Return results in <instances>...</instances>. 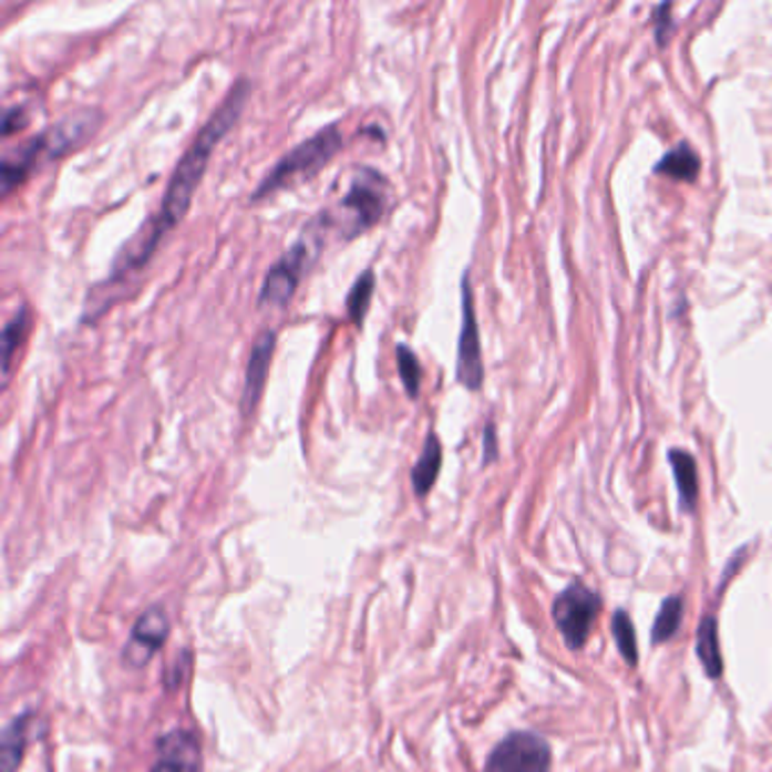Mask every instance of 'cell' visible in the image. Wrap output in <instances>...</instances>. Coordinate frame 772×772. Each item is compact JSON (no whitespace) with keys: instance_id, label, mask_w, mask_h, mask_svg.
I'll return each mask as SVG.
<instances>
[{"instance_id":"cell-1","label":"cell","mask_w":772,"mask_h":772,"mask_svg":"<svg viewBox=\"0 0 772 772\" xmlns=\"http://www.w3.org/2000/svg\"><path fill=\"white\" fill-rule=\"evenodd\" d=\"M251 95V82L238 80L225 100L218 105V110L212 114V119L202 125L199 134L193 138L184 157L179 159L168 188L162 197V207L154 212L136 231L134 236L119 249L114 256V264L110 268L107 284L125 281L127 277L136 275L141 268L147 266L152 254L157 251L162 240L184 220V216L191 209L193 195L209 168V159L218 143L231 132V127L243 116V110L247 107Z\"/></svg>"},{"instance_id":"cell-2","label":"cell","mask_w":772,"mask_h":772,"mask_svg":"<svg viewBox=\"0 0 772 772\" xmlns=\"http://www.w3.org/2000/svg\"><path fill=\"white\" fill-rule=\"evenodd\" d=\"M100 121L102 116L95 110H80L50 125L21 147L8 152L0 162L3 164L0 166V171H3V195H10L17 186H21L39 164L58 162L86 143L97 132Z\"/></svg>"},{"instance_id":"cell-3","label":"cell","mask_w":772,"mask_h":772,"mask_svg":"<svg viewBox=\"0 0 772 772\" xmlns=\"http://www.w3.org/2000/svg\"><path fill=\"white\" fill-rule=\"evenodd\" d=\"M390 202V184L383 173L370 166H360L353 171L349 188L340 199L336 212H322L329 231H336L338 238L351 240L360 234L370 231L381 223Z\"/></svg>"},{"instance_id":"cell-4","label":"cell","mask_w":772,"mask_h":772,"mask_svg":"<svg viewBox=\"0 0 772 772\" xmlns=\"http://www.w3.org/2000/svg\"><path fill=\"white\" fill-rule=\"evenodd\" d=\"M342 143L344 141L338 125H327L311 138L301 141L297 147L284 154L277 166L264 177L259 188L251 193V202H261L281 188L311 179L342 150Z\"/></svg>"},{"instance_id":"cell-5","label":"cell","mask_w":772,"mask_h":772,"mask_svg":"<svg viewBox=\"0 0 772 772\" xmlns=\"http://www.w3.org/2000/svg\"><path fill=\"white\" fill-rule=\"evenodd\" d=\"M327 234L329 229L320 216L311 225H306L292 247L268 270L259 295L261 308H286L290 303L303 275L318 261Z\"/></svg>"},{"instance_id":"cell-6","label":"cell","mask_w":772,"mask_h":772,"mask_svg":"<svg viewBox=\"0 0 772 772\" xmlns=\"http://www.w3.org/2000/svg\"><path fill=\"white\" fill-rule=\"evenodd\" d=\"M600 596L578 580L572 583L553 600V621L572 650H580L587 644L589 632L594 630V624L600 614Z\"/></svg>"},{"instance_id":"cell-7","label":"cell","mask_w":772,"mask_h":772,"mask_svg":"<svg viewBox=\"0 0 772 772\" xmlns=\"http://www.w3.org/2000/svg\"><path fill=\"white\" fill-rule=\"evenodd\" d=\"M550 745L535 732H512L490 754L485 772H550Z\"/></svg>"},{"instance_id":"cell-8","label":"cell","mask_w":772,"mask_h":772,"mask_svg":"<svg viewBox=\"0 0 772 772\" xmlns=\"http://www.w3.org/2000/svg\"><path fill=\"white\" fill-rule=\"evenodd\" d=\"M457 381L467 390L476 392L483 388L485 368H483V349H481V331L474 308V292L470 284V275L462 277V329L457 338Z\"/></svg>"},{"instance_id":"cell-9","label":"cell","mask_w":772,"mask_h":772,"mask_svg":"<svg viewBox=\"0 0 772 772\" xmlns=\"http://www.w3.org/2000/svg\"><path fill=\"white\" fill-rule=\"evenodd\" d=\"M168 632H171L168 614L162 607H150L145 614L138 616L132 637L123 650L125 663L134 668L145 666L152 659V655L159 652V648L168 639Z\"/></svg>"},{"instance_id":"cell-10","label":"cell","mask_w":772,"mask_h":772,"mask_svg":"<svg viewBox=\"0 0 772 772\" xmlns=\"http://www.w3.org/2000/svg\"><path fill=\"white\" fill-rule=\"evenodd\" d=\"M275 349H277V333L272 329H264L251 342L247 370H245L243 399H240V410L245 418H249L254 413V408L259 405V399L268 383Z\"/></svg>"},{"instance_id":"cell-11","label":"cell","mask_w":772,"mask_h":772,"mask_svg":"<svg viewBox=\"0 0 772 772\" xmlns=\"http://www.w3.org/2000/svg\"><path fill=\"white\" fill-rule=\"evenodd\" d=\"M150 772H202V750L195 734L173 730L157 743V761Z\"/></svg>"},{"instance_id":"cell-12","label":"cell","mask_w":772,"mask_h":772,"mask_svg":"<svg viewBox=\"0 0 772 772\" xmlns=\"http://www.w3.org/2000/svg\"><path fill=\"white\" fill-rule=\"evenodd\" d=\"M440 470H442V442L435 433H429L426 442H424V449H422V455L420 460L415 462V467H413V490L418 496H426L438 476H440Z\"/></svg>"},{"instance_id":"cell-13","label":"cell","mask_w":772,"mask_h":772,"mask_svg":"<svg viewBox=\"0 0 772 772\" xmlns=\"http://www.w3.org/2000/svg\"><path fill=\"white\" fill-rule=\"evenodd\" d=\"M696 652L702 661L704 673L711 680H718L723 676V652H720V639H718V621L713 616H704L702 624L698 626L696 635Z\"/></svg>"},{"instance_id":"cell-14","label":"cell","mask_w":772,"mask_h":772,"mask_svg":"<svg viewBox=\"0 0 772 772\" xmlns=\"http://www.w3.org/2000/svg\"><path fill=\"white\" fill-rule=\"evenodd\" d=\"M668 460H671L673 467V476L678 483V492H680V507L684 512H693L696 503H698V465L696 457L682 449H673L668 453Z\"/></svg>"},{"instance_id":"cell-15","label":"cell","mask_w":772,"mask_h":772,"mask_svg":"<svg viewBox=\"0 0 772 772\" xmlns=\"http://www.w3.org/2000/svg\"><path fill=\"white\" fill-rule=\"evenodd\" d=\"M657 175L673 177L680 182H693L700 173V157L689 143H680L668 150L655 166Z\"/></svg>"},{"instance_id":"cell-16","label":"cell","mask_w":772,"mask_h":772,"mask_svg":"<svg viewBox=\"0 0 772 772\" xmlns=\"http://www.w3.org/2000/svg\"><path fill=\"white\" fill-rule=\"evenodd\" d=\"M684 619V598L682 596H668L652 624V644H666L668 639H673L682 626Z\"/></svg>"},{"instance_id":"cell-17","label":"cell","mask_w":772,"mask_h":772,"mask_svg":"<svg viewBox=\"0 0 772 772\" xmlns=\"http://www.w3.org/2000/svg\"><path fill=\"white\" fill-rule=\"evenodd\" d=\"M374 288H377V277L372 270H366L356 279V284L351 286V290L347 295V316L358 329H363L368 308L372 303Z\"/></svg>"},{"instance_id":"cell-18","label":"cell","mask_w":772,"mask_h":772,"mask_svg":"<svg viewBox=\"0 0 772 772\" xmlns=\"http://www.w3.org/2000/svg\"><path fill=\"white\" fill-rule=\"evenodd\" d=\"M28 728L30 718L21 716L6 728L3 732V754H0V765L3 772H14L23 759V750L28 743Z\"/></svg>"},{"instance_id":"cell-19","label":"cell","mask_w":772,"mask_h":772,"mask_svg":"<svg viewBox=\"0 0 772 772\" xmlns=\"http://www.w3.org/2000/svg\"><path fill=\"white\" fill-rule=\"evenodd\" d=\"M28 331H30V313H28L25 306H21L19 311L14 313V318L3 329V372H6V377L10 374V368L14 363V353L25 342Z\"/></svg>"},{"instance_id":"cell-20","label":"cell","mask_w":772,"mask_h":772,"mask_svg":"<svg viewBox=\"0 0 772 772\" xmlns=\"http://www.w3.org/2000/svg\"><path fill=\"white\" fill-rule=\"evenodd\" d=\"M611 635L616 639V646H619L621 657L630 666H637V661H639L637 632H635V624L630 619V614L626 609H616L614 611V616H611Z\"/></svg>"},{"instance_id":"cell-21","label":"cell","mask_w":772,"mask_h":772,"mask_svg":"<svg viewBox=\"0 0 772 772\" xmlns=\"http://www.w3.org/2000/svg\"><path fill=\"white\" fill-rule=\"evenodd\" d=\"M397 368L403 383V390L410 399H418L422 392V366L418 353L408 344H397Z\"/></svg>"},{"instance_id":"cell-22","label":"cell","mask_w":772,"mask_h":772,"mask_svg":"<svg viewBox=\"0 0 772 772\" xmlns=\"http://www.w3.org/2000/svg\"><path fill=\"white\" fill-rule=\"evenodd\" d=\"M25 125H28V114H25L23 107H12V110L6 112V121H3V134L6 136L14 134L17 130H21Z\"/></svg>"},{"instance_id":"cell-23","label":"cell","mask_w":772,"mask_h":772,"mask_svg":"<svg viewBox=\"0 0 772 772\" xmlns=\"http://www.w3.org/2000/svg\"><path fill=\"white\" fill-rule=\"evenodd\" d=\"M483 453H485V457H483L485 465H490V462H494V460H496V453H498V446H496V429H494L492 422H487V426H485Z\"/></svg>"},{"instance_id":"cell-24","label":"cell","mask_w":772,"mask_h":772,"mask_svg":"<svg viewBox=\"0 0 772 772\" xmlns=\"http://www.w3.org/2000/svg\"><path fill=\"white\" fill-rule=\"evenodd\" d=\"M668 14H671V6L655 8V25H657L659 43H663L666 37H668V25H671V17H668Z\"/></svg>"}]
</instances>
